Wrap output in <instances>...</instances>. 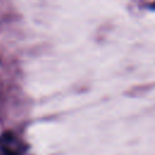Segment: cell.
I'll return each mask as SVG.
<instances>
[{
  "mask_svg": "<svg viewBox=\"0 0 155 155\" xmlns=\"http://www.w3.org/2000/svg\"><path fill=\"white\" fill-rule=\"evenodd\" d=\"M27 145L13 132L7 131L0 136V155H23Z\"/></svg>",
  "mask_w": 155,
  "mask_h": 155,
  "instance_id": "obj_1",
  "label": "cell"
},
{
  "mask_svg": "<svg viewBox=\"0 0 155 155\" xmlns=\"http://www.w3.org/2000/svg\"><path fill=\"white\" fill-rule=\"evenodd\" d=\"M150 7H151V8H155V2H154V4H151V5H150Z\"/></svg>",
  "mask_w": 155,
  "mask_h": 155,
  "instance_id": "obj_2",
  "label": "cell"
}]
</instances>
